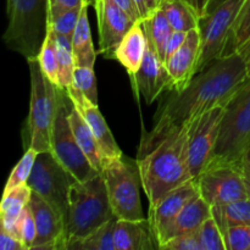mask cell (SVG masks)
I'll use <instances>...</instances> for the list:
<instances>
[{
    "label": "cell",
    "instance_id": "40",
    "mask_svg": "<svg viewBox=\"0 0 250 250\" xmlns=\"http://www.w3.org/2000/svg\"><path fill=\"white\" fill-rule=\"evenodd\" d=\"M0 249L1 250H28L27 247L16 238L10 234L9 232L0 229Z\"/></svg>",
    "mask_w": 250,
    "mask_h": 250
},
{
    "label": "cell",
    "instance_id": "30",
    "mask_svg": "<svg viewBox=\"0 0 250 250\" xmlns=\"http://www.w3.org/2000/svg\"><path fill=\"white\" fill-rule=\"evenodd\" d=\"M39 65L44 76L48 78L54 84L59 85V65H58V54H56L55 44V32L49 24L48 33H46L45 41H44L42 50L38 56Z\"/></svg>",
    "mask_w": 250,
    "mask_h": 250
},
{
    "label": "cell",
    "instance_id": "47",
    "mask_svg": "<svg viewBox=\"0 0 250 250\" xmlns=\"http://www.w3.org/2000/svg\"><path fill=\"white\" fill-rule=\"evenodd\" d=\"M149 2H150L151 10H153V11H155V10H158L159 7H160L163 0H149Z\"/></svg>",
    "mask_w": 250,
    "mask_h": 250
},
{
    "label": "cell",
    "instance_id": "39",
    "mask_svg": "<svg viewBox=\"0 0 250 250\" xmlns=\"http://www.w3.org/2000/svg\"><path fill=\"white\" fill-rule=\"evenodd\" d=\"M188 32H182V31H173L171 34L170 39L167 42V45H166V51H165V63L178 49L182 46V44L185 43L186 38H187Z\"/></svg>",
    "mask_w": 250,
    "mask_h": 250
},
{
    "label": "cell",
    "instance_id": "10",
    "mask_svg": "<svg viewBox=\"0 0 250 250\" xmlns=\"http://www.w3.org/2000/svg\"><path fill=\"white\" fill-rule=\"evenodd\" d=\"M77 180L59 163L54 154L48 150L37 155L27 185L65 220L71 186Z\"/></svg>",
    "mask_w": 250,
    "mask_h": 250
},
{
    "label": "cell",
    "instance_id": "44",
    "mask_svg": "<svg viewBox=\"0 0 250 250\" xmlns=\"http://www.w3.org/2000/svg\"><path fill=\"white\" fill-rule=\"evenodd\" d=\"M134 2H136L137 7H138L139 14H141L142 22H143L144 20L149 19V17L154 14V11L150 7V2H149V0H134Z\"/></svg>",
    "mask_w": 250,
    "mask_h": 250
},
{
    "label": "cell",
    "instance_id": "2",
    "mask_svg": "<svg viewBox=\"0 0 250 250\" xmlns=\"http://www.w3.org/2000/svg\"><path fill=\"white\" fill-rule=\"evenodd\" d=\"M189 124L190 120L173 129L150 151L137 158L142 187L149 200V207L155 205L178 186L192 180L188 165Z\"/></svg>",
    "mask_w": 250,
    "mask_h": 250
},
{
    "label": "cell",
    "instance_id": "22",
    "mask_svg": "<svg viewBox=\"0 0 250 250\" xmlns=\"http://www.w3.org/2000/svg\"><path fill=\"white\" fill-rule=\"evenodd\" d=\"M88 5L89 2L85 0L81 9L80 20L76 26L71 42H72L73 58L75 63L78 67H93L94 68L97 51L93 44L92 32H90L89 20H88Z\"/></svg>",
    "mask_w": 250,
    "mask_h": 250
},
{
    "label": "cell",
    "instance_id": "21",
    "mask_svg": "<svg viewBox=\"0 0 250 250\" xmlns=\"http://www.w3.org/2000/svg\"><path fill=\"white\" fill-rule=\"evenodd\" d=\"M210 216L211 207L205 202V199H203L202 195H195L183 207L172 224L167 227L159 247L176 236L197 232Z\"/></svg>",
    "mask_w": 250,
    "mask_h": 250
},
{
    "label": "cell",
    "instance_id": "23",
    "mask_svg": "<svg viewBox=\"0 0 250 250\" xmlns=\"http://www.w3.org/2000/svg\"><path fill=\"white\" fill-rule=\"evenodd\" d=\"M68 120H70L71 127H72L73 134H75L78 146H81V149L85 154L90 164L94 166L95 170H98L102 173L104 159H103V154L100 151L99 144H98L97 138H95L94 133L90 129L89 125L85 122V120L83 119L81 112L76 109L75 105H72V107H71L70 114H68Z\"/></svg>",
    "mask_w": 250,
    "mask_h": 250
},
{
    "label": "cell",
    "instance_id": "9",
    "mask_svg": "<svg viewBox=\"0 0 250 250\" xmlns=\"http://www.w3.org/2000/svg\"><path fill=\"white\" fill-rule=\"evenodd\" d=\"M244 1L246 0H224L200 19L202 48L197 73L204 70L212 61L225 56L231 39L232 28Z\"/></svg>",
    "mask_w": 250,
    "mask_h": 250
},
{
    "label": "cell",
    "instance_id": "11",
    "mask_svg": "<svg viewBox=\"0 0 250 250\" xmlns=\"http://www.w3.org/2000/svg\"><path fill=\"white\" fill-rule=\"evenodd\" d=\"M199 194L210 205H222L247 199L242 165L211 163L194 178Z\"/></svg>",
    "mask_w": 250,
    "mask_h": 250
},
{
    "label": "cell",
    "instance_id": "33",
    "mask_svg": "<svg viewBox=\"0 0 250 250\" xmlns=\"http://www.w3.org/2000/svg\"><path fill=\"white\" fill-rule=\"evenodd\" d=\"M198 236L202 250H227L224 234L212 216L200 226Z\"/></svg>",
    "mask_w": 250,
    "mask_h": 250
},
{
    "label": "cell",
    "instance_id": "49",
    "mask_svg": "<svg viewBox=\"0 0 250 250\" xmlns=\"http://www.w3.org/2000/svg\"><path fill=\"white\" fill-rule=\"evenodd\" d=\"M87 1L89 2V4H90V2H92V1H94V0H87Z\"/></svg>",
    "mask_w": 250,
    "mask_h": 250
},
{
    "label": "cell",
    "instance_id": "13",
    "mask_svg": "<svg viewBox=\"0 0 250 250\" xmlns=\"http://www.w3.org/2000/svg\"><path fill=\"white\" fill-rule=\"evenodd\" d=\"M28 204L37 227L32 250H66L65 220L62 216L33 190Z\"/></svg>",
    "mask_w": 250,
    "mask_h": 250
},
{
    "label": "cell",
    "instance_id": "27",
    "mask_svg": "<svg viewBox=\"0 0 250 250\" xmlns=\"http://www.w3.org/2000/svg\"><path fill=\"white\" fill-rule=\"evenodd\" d=\"M55 44L59 65V87L67 89L73 83V72L76 68L72 42L68 37L55 33Z\"/></svg>",
    "mask_w": 250,
    "mask_h": 250
},
{
    "label": "cell",
    "instance_id": "15",
    "mask_svg": "<svg viewBox=\"0 0 250 250\" xmlns=\"http://www.w3.org/2000/svg\"><path fill=\"white\" fill-rule=\"evenodd\" d=\"M198 194L199 189L197 182L194 178H192L164 195L155 205L149 207L148 222L155 236L158 246L160 244L167 227L172 224L183 207Z\"/></svg>",
    "mask_w": 250,
    "mask_h": 250
},
{
    "label": "cell",
    "instance_id": "37",
    "mask_svg": "<svg viewBox=\"0 0 250 250\" xmlns=\"http://www.w3.org/2000/svg\"><path fill=\"white\" fill-rule=\"evenodd\" d=\"M17 226H19L20 241L27 247V249L32 250L37 237V227L29 204L20 214L17 219Z\"/></svg>",
    "mask_w": 250,
    "mask_h": 250
},
{
    "label": "cell",
    "instance_id": "6",
    "mask_svg": "<svg viewBox=\"0 0 250 250\" xmlns=\"http://www.w3.org/2000/svg\"><path fill=\"white\" fill-rule=\"evenodd\" d=\"M250 148V78L225 106L209 164L242 165Z\"/></svg>",
    "mask_w": 250,
    "mask_h": 250
},
{
    "label": "cell",
    "instance_id": "16",
    "mask_svg": "<svg viewBox=\"0 0 250 250\" xmlns=\"http://www.w3.org/2000/svg\"><path fill=\"white\" fill-rule=\"evenodd\" d=\"M137 90L143 94L146 104H153L165 89H172V81L165 63L159 56L150 39L146 37V50L143 62L133 80Z\"/></svg>",
    "mask_w": 250,
    "mask_h": 250
},
{
    "label": "cell",
    "instance_id": "38",
    "mask_svg": "<svg viewBox=\"0 0 250 250\" xmlns=\"http://www.w3.org/2000/svg\"><path fill=\"white\" fill-rule=\"evenodd\" d=\"M159 249L163 250H202L200 249L199 236L197 232L192 233L181 234L173 238L168 239L164 244L159 247Z\"/></svg>",
    "mask_w": 250,
    "mask_h": 250
},
{
    "label": "cell",
    "instance_id": "48",
    "mask_svg": "<svg viewBox=\"0 0 250 250\" xmlns=\"http://www.w3.org/2000/svg\"><path fill=\"white\" fill-rule=\"evenodd\" d=\"M244 161H246V163H247V164H248V165L250 166V148H249L248 153H247L246 158H244Z\"/></svg>",
    "mask_w": 250,
    "mask_h": 250
},
{
    "label": "cell",
    "instance_id": "3",
    "mask_svg": "<svg viewBox=\"0 0 250 250\" xmlns=\"http://www.w3.org/2000/svg\"><path fill=\"white\" fill-rule=\"evenodd\" d=\"M112 219L116 217L110 205L102 173L83 182H73L65 219L66 250L73 242L85 238Z\"/></svg>",
    "mask_w": 250,
    "mask_h": 250
},
{
    "label": "cell",
    "instance_id": "41",
    "mask_svg": "<svg viewBox=\"0 0 250 250\" xmlns=\"http://www.w3.org/2000/svg\"><path fill=\"white\" fill-rule=\"evenodd\" d=\"M84 1L85 0H49V2H50V17L66 11V10L81 6Z\"/></svg>",
    "mask_w": 250,
    "mask_h": 250
},
{
    "label": "cell",
    "instance_id": "5",
    "mask_svg": "<svg viewBox=\"0 0 250 250\" xmlns=\"http://www.w3.org/2000/svg\"><path fill=\"white\" fill-rule=\"evenodd\" d=\"M28 61L31 73L29 112L22 131L24 150L32 148L38 153L50 150L53 122L58 107L59 85L44 76L38 58Z\"/></svg>",
    "mask_w": 250,
    "mask_h": 250
},
{
    "label": "cell",
    "instance_id": "32",
    "mask_svg": "<svg viewBox=\"0 0 250 250\" xmlns=\"http://www.w3.org/2000/svg\"><path fill=\"white\" fill-rule=\"evenodd\" d=\"M38 154V151L34 150V149H27L26 153L21 158V160L17 163L14 170L10 172L9 178L6 181V186H5V190H10L15 187H19V186L27 185Z\"/></svg>",
    "mask_w": 250,
    "mask_h": 250
},
{
    "label": "cell",
    "instance_id": "34",
    "mask_svg": "<svg viewBox=\"0 0 250 250\" xmlns=\"http://www.w3.org/2000/svg\"><path fill=\"white\" fill-rule=\"evenodd\" d=\"M72 84L76 88H78L88 98V100H90L93 104L98 105V89L94 68L76 66L75 72H73Z\"/></svg>",
    "mask_w": 250,
    "mask_h": 250
},
{
    "label": "cell",
    "instance_id": "18",
    "mask_svg": "<svg viewBox=\"0 0 250 250\" xmlns=\"http://www.w3.org/2000/svg\"><path fill=\"white\" fill-rule=\"evenodd\" d=\"M202 48L200 29L188 32L187 38L180 49L166 61L165 66L172 81V89L181 92L197 75V65Z\"/></svg>",
    "mask_w": 250,
    "mask_h": 250
},
{
    "label": "cell",
    "instance_id": "20",
    "mask_svg": "<svg viewBox=\"0 0 250 250\" xmlns=\"http://www.w3.org/2000/svg\"><path fill=\"white\" fill-rule=\"evenodd\" d=\"M146 50V36L142 22H136L125 34L122 41L115 49L112 59L119 61L131 76L132 81L136 77Z\"/></svg>",
    "mask_w": 250,
    "mask_h": 250
},
{
    "label": "cell",
    "instance_id": "42",
    "mask_svg": "<svg viewBox=\"0 0 250 250\" xmlns=\"http://www.w3.org/2000/svg\"><path fill=\"white\" fill-rule=\"evenodd\" d=\"M134 22H142L141 14L138 11V7H137L134 0H114Z\"/></svg>",
    "mask_w": 250,
    "mask_h": 250
},
{
    "label": "cell",
    "instance_id": "36",
    "mask_svg": "<svg viewBox=\"0 0 250 250\" xmlns=\"http://www.w3.org/2000/svg\"><path fill=\"white\" fill-rule=\"evenodd\" d=\"M222 234L227 250H250V225L229 227Z\"/></svg>",
    "mask_w": 250,
    "mask_h": 250
},
{
    "label": "cell",
    "instance_id": "31",
    "mask_svg": "<svg viewBox=\"0 0 250 250\" xmlns=\"http://www.w3.org/2000/svg\"><path fill=\"white\" fill-rule=\"evenodd\" d=\"M32 188L28 185L5 190L0 205V216L19 217L31 200Z\"/></svg>",
    "mask_w": 250,
    "mask_h": 250
},
{
    "label": "cell",
    "instance_id": "17",
    "mask_svg": "<svg viewBox=\"0 0 250 250\" xmlns=\"http://www.w3.org/2000/svg\"><path fill=\"white\" fill-rule=\"evenodd\" d=\"M66 90H67L71 102L73 103L76 109L81 112L83 119L89 125L90 129L94 133L98 144H99L100 151L103 154V159L105 160V159L120 158L124 155L98 105L93 104L90 100H88V98L73 84H71Z\"/></svg>",
    "mask_w": 250,
    "mask_h": 250
},
{
    "label": "cell",
    "instance_id": "43",
    "mask_svg": "<svg viewBox=\"0 0 250 250\" xmlns=\"http://www.w3.org/2000/svg\"><path fill=\"white\" fill-rule=\"evenodd\" d=\"M185 1H187L194 9L199 19H203L208 14V9H209L211 0H185Z\"/></svg>",
    "mask_w": 250,
    "mask_h": 250
},
{
    "label": "cell",
    "instance_id": "29",
    "mask_svg": "<svg viewBox=\"0 0 250 250\" xmlns=\"http://www.w3.org/2000/svg\"><path fill=\"white\" fill-rule=\"evenodd\" d=\"M250 44V0L243 2L233 24L231 33V39L227 45L225 55L232 53H238L242 49Z\"/></svg>",
    "mask_w": 250,
    "mask_h": 250
},
{
    "label": "cell",
    "instance_id": "12",
    "mask_svg": "<svg viewBox=\"0 0 250 250\" xmlns=\"http://www.w3.org/2000/svg\"><path fill=\"white\" fill-rule=\"evenodd\" d=\"M224 111L225 106H215L194 119H190L188 132V165L192 178L197 177L211 159Z\"/></svg>",
    "mask_w": 250,
    "mask_h": 250
},
{
    "label": "cell",
    "instance_id": "4",
    "mask_svg": "<svg viewBox=\"0 0 250 250\" xmlns=\"http://www.w3.org/2000/svg\"><path fill=\"white\" fill-rule=\"evenodd\" d=\"M7 48L27 60L38 58L50 24L49 0H7Z\"/></svg>",
    "mask_w": 250,
    "mask_h": 250
},
{
    "label": "cell",
    "instance_id": "7",
    "mask_svg": "<svg viewBox=\"0 0 250 250\" xmlns=\"http://www.w3.org/2000/svg\"><path fill=\"white\" fill-rule=\"evenodd\" d=\"M102 175L115 217L127 221H146L139 192L142 182L137 161L133 163L124 155L105 159Z\"/></svg>",
    "mask_w": 250,
    "mask_h": 250
},
{
    "label": "cell",
    "instance_id": "26",
    "mask_svg": "<svg viewBox=\"0 0 250 250\" xmlns=\"http://www.w3.org/2000/svg\"><path fill=\"white\" fill-rule=\"evenodd\" d=\"M142 26H143L144 32H146V36L150 39L154 48L158 51L159 56L163 60V62L165 63L166 45H167V42L170 39L171 34H172L173 29L164 10L161 7L155 10L149 19L144 20L142 22Z\"/></svg>",
    "mask_w": 250,
    "mask_h": 250
},
{
    "label": "cell",
    "instance_id": "25",
    "mask_svg": "<svg viewBox=\"0 0 250 250\" xmlns=\"http://www.w3.org/2000/svg\"><path fill=\"white\" fill-rule=\"evenodd\" d=\"M173 31L189 32L199 28L200 19L185 0H163L160 5Z\"/></svg>",
    "mask_w": 250,
    "mask_h": 250
},
{
    "label": "cell",
    "instance_id": "35",
    "mask_svg": "<svg viewBox=\"0 0 250 250\" xmlns=\"http://www.w3.org/2000/svg\"><path fill=\"white\" fill-rule=\"evenodd\" d=\"M82 5L78 7L66 10V11H62L60 14L55 15V16L50 17V26L56 34L72 38L76 26L78 23V20H80Z\"/></svg>",
    "mask_w": 250,
    "mask_h": 250
},
{
    "label": "cell",
    "instance_id": "45",
    "mask_svg": "<svg viewBox=\"0 0 250 250\" xmlns=\"http://www.w3.org/2000/svg\"><path fill=\"white\" fill-rule=\"evenodd\" d=\"M242 170H243L244 185H246L247 195H248V199L250 200V166L244 160L243 164H242Z\"/></svg>",
    "mask_w": 250,
    "mask_h": 250
},
{
    "label": "cell",
    "instance_id": "8",
    "mask_svg": "<svg viewBox=\"0 0 250 250\" xmlns=\"http://www.w3.org/2000/svg\"><path fill=\"white\" fill-rule=\"evenodd\" d=\"M72 105L67 90L59 87L58 107L51 128L50 151L76 180L83 182L95 177L100 172L95 170L76 141L68 120Z\"/></svg>",
    "mask_w": 250,
    "mask_h": 250
},
{
    "label": "cell",
    "instance_id": "46",
    "mask_svg": "<svg viewBox=\"0 0 250 250\" xmlns=\"http://www.w3.org/2000/svg\"><path fill=\"white\" fill-rule=\"evenodd\" d=\"M242 56L246 60V65H247V72H248V77L250 78V44L248 46H246L244 49H242L241 51H238Z\"/></svg>",
    "mask_w": 250,
    "mask_h": 250
},
{
    "label": "cell",
    "instance_id": "19",
    "mask_svg": "<svg viewBox=\"0 0 250 250\" xmlns=\"http://www.w3.org/2000/svg\"><path fill=\"white\" fill-rule=\"evenodd\" d=\"M114 239L116 250H153L159 249L158 242L146 221L117 220L115 224Z\"/></svg>",
    "mask_w": 250,
    "mask_h": 250
},
{
    "label": "cell",
    "instance_id": "24",
    "mask_svg": "<svg viewBox=\"0 0 250 250\" xmlns=\"http://www.w3.org/2000/svg\"><path fill=\"white\" fill-rule=\"evenodd\" d=\"M211 216L224 233L229 227L250 225V200L241 199L211 207Z\"/></svg>",
    "mask_w": 250,
    "mask_h": 250
},
{
    "label": "cell",
    "instance_id": "14",
    "mask_svg": "<svg viewBox=\"0 0 250 250\" xmlns=\"http://www.w3.org/2000/svg\"><path fill=\"white\" fill-rule=\"evenodd\" d=\"M93 2L99 29L100 53L105 58L112 59L115 49L136 22L114 0H94Z\"/></svg>",
    "mask_w": 250,
    "mask_h": 250
},
{
    "label": "cell",
    "instance_id": "1",
    "mask_svg": "<svg viewBox=\"0 0 250 250\" xmlns=\"http://www.w3.org/2000/svg\"><path fill=\"white\" fill-rule=\"evenodd\" d=\"M246 60L239 53L212 61L193 77L181 92H175L160 105L153 128L143 134L138 156L150 151L173 129L215 106L227 103L248 81Z\"/></svg>",
    "mask_w": 250,
    "mask_h": 250
},
{
    "label": "cell",
    "instance_id": "28",
    "mask_svg": "<svg viewBox=\"0 0 250 250\" xmlns=\"http://www.w3.org/2000/svg\"><path fill=\"white\" fill-rule=\"evenodd\" d=\"M115 224L116 219H112L85 238L73 242L67 250H116L114 239Z\"/></svg>",
    "mask_w": 250,
    "mask_h": 250
}]
</instances>
